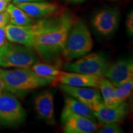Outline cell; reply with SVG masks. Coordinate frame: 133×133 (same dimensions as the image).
I'll list each match as a JSON object with an SVG mask.
<instances>
[{
	"label": "cell",
	"instance_id": "obj_23",
	"mask_svg": "<svg viewBox=\"0 0 133 133\" xmlns=\"http://www.w3.org/2000/svg\"><path fill=\"white\" fill-rule=\"evenodd\" d=\"M9 14L6 11L0 12V28L6 26L9 23Z\"/></svg>",
	"mask_w": 133,
	"mask_h": 133
},
{
	"label": "cell",
	"instance_id": "obj_16",
	"mask_svg": "<svg viewBox=\"0 0 133 133\" xmlns=\"http://www.w3.org/2000/svg\"><path fill=\"white\" fill-rule=\"evenodd\" d=\"M62 110L79 115L94 121H96L94 110L91 108L69 95L65 97L64 107Z\"/></svg>",
	"mask_w": 133,
	"mask_h": 133
},
{
	"label": "cell",
	"instance_id": "obj_21",
	"mask_svg": "<svg viewBox=\"0 0 133 133\" xmlns=\"http://www.w3.org/2000/svg\"><path fill=\"white\" fill-rule=\"evenodd\" d=\"M98 130L100 133H121L123 130L118 123H105Z\"/></svg>",
	"mask_w": 133,
	"mask_h": 133
},
{
	"label": "cell",
	"instance_id": "obj_14",
	"mask_svg": "<svg viewBox=\"0 0 133 133\" xmlns=\"http://www.w3.org/2000/svg\"><path fill=\"white\" fill-rule=\"evenodd\" d=\"M34 106L38 116L48 124H55L54 96L49 91H44L36 96Z\"/></svg>",
	"mask_w": 133,
	"mask_h": 133
},
{
	"label": "cell",
	"instance_id": "obj_15",
	"mask_svg": "<svg viewBox=\"0 0 133 133\" xmlns=\"http://www.w3.org/2000/svg\"><path fill=\"white\" fill-rule=\"evenodd\" d=\"M101 78L75 72L64 71L54 79L52 83L56 85L66 84L75 87H92L98 88ZM99 89V88H98Z\"/></svg>",
	"mask_w": 133,
	"mask_h": 133
},
{
	"label": "cell",
	"instance_id": "obj_18",
	"mask_svg": "<svg viewBox=\"0 0 133 133\" xmlns=\"http://www.w3.org/2000/svg\"><path fill=\"white\" fill-rule=\"evenodd\" d=\"M9 14L10 24L18 26L29 25L33 23V20L22 9L12 3H9L6 9Z\"/></svg>",
	"mask_w": 133,
	"mask_h": 133
},
{
	"label": "cell",
	"instance_id": "obj_27",
	"mask_svg": "<svg viewBox=\"0 0 133 133\" xmlns=\"http://www.w3.org/2000/svg\"><path fill=\"white\" fill-rule=\"evenodd\" d=\"M6 89V86H5L4 82L1 77V75H0V94L3 92V91Z\"/></svg>",
	"mask_w": 133,
	"mask_h": 133
},
{
	"label": "cell",
	"instance_id": "obj_28",
	"mask_svg": "<svg viewBox=\"0 0 133 133\" xmlns=\"http://www.w3.org/2000/svg\"><path fill=\"white\" fill-rule=\"evenodd\" d=\"M66 1L73 3H81L85 1V0H66Z\"/></svg>",
	"mask_w": 133,
	"mask_h": 133
},
{
	"label": "cell",
	"instance_id": "obj_10",
	"mask_svg": "<svg viewBox=\"0 0 133 133\" xmlns=\"http://www.w3.org/2000/svg\"><path fill=\"white\" fill-rule=\"evenodd\" d=\"M60 89L78 101L95 110L103 101L99 89L92 87H75L66 84H59Z\"/></svg>",
	"mask_w": 133,
	"mask_h": 133
},
{
	"label": "cell",
	"instance_id": "obj_7",
	"mask_svg": "<svg viewBox=\"0 0 133 133\" xmlns=\"http://www.w3.org/2000/svg\"><path fill=\"white\" fill-rule=\"evenodd\" d=\"M26 112L21 102L12 94H0V121L8 125H17L26 119Z\"/></svg>",
	"mask_w": 133,
	"mask_h": 133
},
{
	"label": "cell",
	"instance_id": "obj_2",
	"mask_svg": "<svg viewBox=\"0 0 133 133\" xmlns=\"http://www.w3.org/2000/svg\"><path fill=\"white\" fill-rule=\"evenodd\" d=\"M0 75L6 89L15 93H23L48 85L53 79L38 76L30 68H16L12 70L0 69Z\"/></svg>",
	"mask_w": 133,
	"mask_h": 133
},
{
	"label": "cell",
	"instance_id": "obj_25",
	"mask_svg": "<svg viewBox=\"0 0 133 133\" xmlns=\"http://www.w3.org/2000/svg\"><path fill=\"white\" fill-rule=\"evenodd\" d=\"M11 0H0V12L6 11Z\"/></svg>",
	"mask_w": 133,
	"mask_h": 133
},
{
	"label": "cell",
	"instance_id": "obj_12",
	"mask_svg": "<svg viewBox=\"0 0 133 133\" xmlns=\"http://www.w3.org/2000/svg\"><path fill=\"white\" fill-rule=\"evenodd\" d=\"M14 4L32 18L48 17L57 15L61 11V7L57 3L45 1L20 3Z\"/></svg>",
	"mask_w": 133,
	"mask_h": 133
},
{
	"label": "cell",
	"instance_id": "obj_13",
	"mask_svg": "<svg viewBox=\"0 0 133 133\" xmlns=\"http://www.w3.org/2000/svg\"><path fill=\"white\" fill-rule=\"evenodd\" d=\"M128 106L126 102L115 107H108L104 102L94 110L96 119L101 123H119L123 121L127 116Z\"/></svg>",
	"mask_w": 133,
	"mask_h": 133
},
{
	"label": "cell",
	"instance_id": "obj_6",
	"mask_svg": "<svg viewBox=\"0 0 133 133\" xmlns=\"http://www.w3.org/2000/svg\"><path fill=\"white\" fill-rule=\"evenodd\" d=\"M55 19H42L25 26L8 24L5 27L8 40L33 48L36 38L52 24Z\"/></svg>",
	"mask_w": 133,
	"mask_h": 133
},
{
	"label": "cell",
	"instance_id": "obj_26",
	"mask_svg": "<svg viewBox=\"0 0 133 133\" xmlns=\"http://www.w3.org/2000/svg\"><path fill=\"white\" fill-rule=\"evenodd\" d=\"M45 0H12L14 4L20 3H28V2H33V1H42Z\"/></svg>",
	"mask_w": 133,
	"mask_h": 133
},
{
	"label": "cell",
	"instance_id": "obj_20",
	"mask_svg": "<svg viewBox=\"0 0 133 133\" xmlns=\"http://www.w3.org/2000/svg\"><path fill=\"white\" fill-rule=\"evenodd\" d=\"M132 88L133 78L129 79L121 85L116 86L115 88L116 97L119 104L126 102L132 93Z\"/></svg>",
	"mask_w": 133,
	"mask_h": 133
},
{
	"label": "cell",
	"instance_id": "obj_24",
	"mask_svg": "<svg viewBox=\"0 0 133 133\" xmlns=\"http://www.w3.org/2000/svg\"><path fill=\"white\" fill-rule=\"evenodd\" d=\"M5 27L6 26H3V27L0 28V48L8 42Z\"/></svg>",
	"mask_w": 133,
	"mask_h": 133
},
{
	"label": "cell",
	"instance_id": "obj_9",
	"mask_svg": "<svg viewBox=\"0 0 133 133\" xmlns=\"http://www.w3.org/2000/svg\"><path fill=\"white\" fill-rule=\"evenodd\" d=\"M61 122L66 133H92L97 131L98 126L94 121L85 116L62 110Z\"/></svg>",
	"mask_w": 133,
	"mask_h": 133
},
{
	"label": "cell",
	"instance_id": "obj_22",
	"mask_svg": "<svg viewBox=\"0 0 133 133\" xmlns=\"http://www.w3.org/2000/svg\"><path fill=\"white\" fill-rule=\"evenodd\" d=\"M126 30L129 35L132 36L133 35V12L130 11L127 15L126 19Z\"/></svg>",
	"mask_w": 133,
	"mask_h": 133
},
{
	"label": "cell",
	"instance_id": "obj_19",
	"mask_svg": "<svg viewBox=\"0 0 133 133\" xmlns=\"http://www.w3.org/2000/svg\"><path fill=\"white\" fill-rule=\"evenodd\" d=\"M30 69L36 75L44 78L54 79L64 71L61 70L57 66L44 63L36 62L31 66Z\"/></svg>",
	"mask_w": 133,
	"mask_h": 133
},
{
	"label": "cell",
	"instance_id": "obj_8",
	"mask_svg": "<svg viewBox=\"0 0 133 133\" xmlns=\"http://www.w3.org/2000/svg\"><path fill=\"white\" fill-rule=\"evenodd\" d=\"M120 14L116 8H105L97 11L92 16L94 29L103 36L112 35L119 25Z\"/></svg>",
	"mask_w": 133,
	"mask_h": 133
},
{
	"label": "cell",
	"instance_id": "obj_5",
	"mask_svg": "<svg viewBox=\"0 0 133 133\" xmlns=\"http://www.w3.org/2000/svg\"><path fill=\"white\" fill-rule=\"evenodd\" d=\"M109 64L105 54L101 52H93L84 55L74 62H66L63 68L71 72L101 78L104 76Z\"/></svg>",
	"mask_w": 133,
	"mask_h": 133
},
{
	"label": "cell",
	"instance_id": "obj_1",
	"mask_svg": "<svg viewBox=\"0 0 133 133\" xmlns=\"http://www.w3.org/2000/svg\"><path fill=\"white\" fill-rule=\"evenodd\" d=\"M75 20L69 14L57 17L36 38L33 48L46 61H51L62 54L66 38Z\"/></svg>",
	"mask_w": 133,
	"mask_h": 133
},
{
	"label": "cell",
	"instance_id": "obj_11",
	"mask_svg": "<svg viewBox=\"0 0 133 133\" xmlns=\"http://www.w3.org/2000/svg\"><path fill=\"white\" fill-rule=\"evenodd\" d=\"M104 76L110 81L115 87L133 78L132 58L119 59L112 64H109Z\"/></svg>",
	"mask_w": 133,
	"mask_h": 133
},
{
	"label": "cell",
	"instance_id": "obj_4",
	"mask_svg": "<svg viewBox=\"0 0 133 133\" xmlns=\"http://www.w3.org/2000/svg\"><path fill=\"white\" fill-rule=\"evenodd\" d=\"M38 61L32 48L25 46L7 42L0 48V66L3 67L31 68Z\"/></svg>",
	"mask_w": 133,
	"mask_h": 133
},
{
	"label": "cell",
	"instance_id": "obj_3",
	"mask_svg": "<svg viewBox=\"0 0 133 133\" xmlns=\"http://www.w3.org/2000/svg\"><path fill=\"white\" fill-rule=\"evenodd\" d=\"M92 47V38L87 24L83 19H78L71 26L61 54L69 62L87 54Z\"/></svg>",
	"mask_w": 133,
	"mask_h": 133
},
{
	"label": "cell",
	"instance_id": "obj_17",
	"mask_svg": "<svg viewBox=\"0 0 133 133\" xmlns=\"http://www.w3.org/2000/svg\"><path fill=\"white\" fill-rule=\"evenodd\" d=\"M98 88L101 92L103 102L106 105L111 107L119 105L116 97V87L110 81L102 76L99 80Z\"/></svg>",
	"mask_w": 133,
	"mask_h": 133
}]
</instances>
